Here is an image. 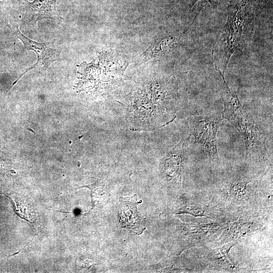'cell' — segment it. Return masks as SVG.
I'll use <instances>...</instances> for the list:
<instances>
[{"label":"cell","mask_w":273,"mask_h":273,"mask_svg":"<svg viewBox=\"0 0 273 273\" xmlns=\"http://www.w3.org/2000/svg\"><path fill=\"white\" fill-rule=\"evenodd\" d=\"M245 5L246 1L241 0L229 10L226 22L212 51V59L215 69L220 73L225 85H228L224 74L230 60L242 44Z\"/></svg>","instance_id":"6da1fadb"},{"label":"cell","mask_w":273,"mask_h":273,"mask_svg":"<svg viewBox=\"0 0 273 273\" xmlns=\"http://www.w3.org/2000/svg\"><path fill=\"white\" fill-rule=\"evenodd\" d=\"M222 116L232 123L244 140L247 154L264 148V138L252 117L241 105L235 90L226 87Z\"/></svg>","instance_id":"7a4b0ae2"},{"label":"cell","mask_w":273,"mask_h":273,"mask_svg":"<svg viewBox=\"0 0 273 273\" xmlns=\"http://www.w3.org/2000/svg\"><path fill=\"white\" fill-rule=\"evenodd\" d=\"M11 28L15 34L23 42L25 49L28 51H34L37 57L36 63L26 69L18 78L33 68H37L40 74L45 75L47 70L52 63L62 60L61 52L55 48L54 42H37L24 35L18 26L12 25Z\"/></svg>","instance_id":"3957f363"},{"label":"cell","mask_w":273,"mask_h":273,"mask_svg":"<svg viewBox=\"0 0 273 273\" xmlns=\"http://www.w3.org/2000/svg\"><path fill=\"white\" fill-rule=\"evenodd\" d=\"M25 8L23 23L34 25L37 22L43 19L59 21L62 17L58 13L56 4L57 0H19Z\"/></svg>","instance_id":"277c9868"},{"label":"cell","mask_w":273,"mask_h":273,"mask_svg":"<svg viewBox=\"0 0 273 273\" xmlns=\"http://www.w3.org/2000/svg\"><path fill=\"white\" fill-rule=\"evenodd\" d=\"M218 128V122L210 118L198 119L193 125L195 143L202 144L211 159L214 161L219 159L216 141Z\"/></svg>","instance_id":"5b68a950"},{"label":"cell","mask_w":273,"mask_h":273,"mask_svg":"<svg viewBox=\"0 0 273 273\" xmlns=\"http://www.w3.org/2000/svg\"><path fill=\"white\" fill-rule=\"evenodd\" d=\"M119 220L122 228L136 235L142 233L145 228V220L137 210V196L119 198Z\"/></svg>","instance_id":"8992f818"},{"label":"cell","mask_w":273,"mask_h":273,"mask_svg":"<svg viewBox=\"0 0 273 273\" xmlns=\"http://www.w3.org/2000/svg\"><path fill=\"white\" fill-rule=\"evenodd\" d=\"M178 41V37L174 35H169L160 38L155 45L156 55L164 54L173 49Z\"/></svg>","instance_id":"52a82bcc"},{"label":"cell","mask_w":273,"mask_h":273,"mask_svg":"<svg viewBox=\"0 0 273 273\" xmlns=\"http://www.w3.org/2000/svg\"><path fill=\"white\" fill-rule=\"evenodd\" d=\"M199 0H193L192 6H193ZM211 4V6L215 8L217 7L218 3V0H207Z\"/></svg>","instance_id":"ba28073f"}]
</instances>
